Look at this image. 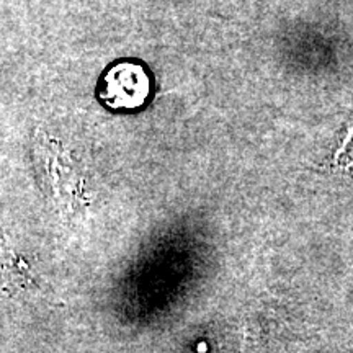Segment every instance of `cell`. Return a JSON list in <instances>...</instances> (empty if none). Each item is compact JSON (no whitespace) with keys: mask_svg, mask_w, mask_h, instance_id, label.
Returning a JSON list of instances; mask_svg holds the SVG:
<instances>
[{"mask_svg":"<svg viewBox=\"0 0 353 353\" xmlns=\"http://www.w3.org/2000/svg\"><path fill=\"white\" fill-rule=\"evenodd\" d=\"M149 94V81L141 65L118 64L107 72L101 99L113 108L139 107Z\"/></svg>","mask_w":353,"mask_h":353,"instance_id":"obj_1","label":"cell"}]
</instances>
